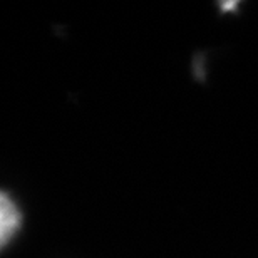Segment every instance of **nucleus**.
I'll return each mask as SVG.
<instances>
[{
  "label": "nucleus",
  "instance_id": "obj_1",
  "mask_svg": "<svg viewBox=\"0 0 258 258\" xmlns=\"http://www.w3.org/2000/svg\"><path fill=\"white\" fill-rule=\"evenodd\" d=\"M20 221L17 206L7 195L0 191V248L12 238Z\"/></svg>",
  "mask_w": 258,
  "mask_h": 258
}]
</instances>
